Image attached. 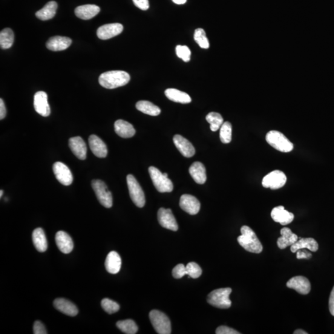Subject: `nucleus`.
Returning <instances> with one entry per match:
<instances>
[{"instance_id": "1", "label": "nucleus", "mask_w": 334, "mask_h": 334, "mask_svg": "<svg viewBox=\"0 0 334 334\" xmlns=\"http://www.w3.org/2000/svg\"><path fill=\"white\" fill-rule=\"evenodd\" d=\"M130 80V76L123 71H106L100 75L99 82L102 87L113 89L125 86Z\"/></svg>"}, {"instance_id": "2", "label": "nucleus", "mask_w": 334, "mask_h": 334, "mask_svg": "<svg viewBox=\"0 0 334 334\" xmlns=\"http://www.w3.org/2000/svg\"><path fill=\"white\" fill-rule=\"evenodd\" d=\"M241 235L239 236L237 240L243 248L252 253L259 254L263 252V247L261 241L253 230L248 226H243L241 229Z\"/></svg>"}, {"instance_id": "3", "label": "nucleus", "mask_w": 334, "mask_h": 334, "mask_svg": "<svg viewBox=\"0 0 334 334\" xmlns=\"http://www.w3.org/2000/svg\"><path fill=\"white\" fill-rule=\"evenodd\" d=\"M232 291L230 288H224L212 291L207 296V302L215 308L228 309L232 306V301L229 298Z\"/></svg>"}, {"instance_id": "4", "label": "nucleus", "mask_w": 334, "mask_h": 334, "mask_svg": "<svg viewBox=\"0 0 334 334\" xmlns=\"http://www.w3.org/2000/svg\"><path fill=\"white\" fill-rule=\"evenodd\" d=\"M267 143L272 148L282 152H290L293 149V145L284 134L278 131H270L266 134Z\"/></svg>"}, {"instance_id": "5", "label": "nucleus", "mask_w": 334, "mask_h": 334, "mask_svg": "<svg viewBox=\"0 0 334 334\" xmlns=\"http://www.w3.org/2000/svg\"><path fill=\"white\" fill-rule=\"evenodd\" d=\"M149 173L155 188L160 192H171L174 189L172 181L164 175L159 170L154 166H150Z\"/></svg>"}, {"instance_id": "6", "label": "nucleus", "mask_w": 334, "mask_h": 334, "mask_svg": "<svg viewBox=\"0 0 334 334\" xmlns=\"http://www.w3.org/2000/svg\"><path fill=\"white\" fill-rule=\"evenodd\" d=\"M149 318L154 329L158 333H171V322L165 314L160 311L152 310L149 313Z\"/></svg>"}, {"instance_id": "7", "label": "nucleus", "mask_w": 334, "mask_h": 334, "mask_svg": "<svg viewBox=\"0 0 334 334\" xmlns=\"http://www.w3.org/2000/svg\"><path fill=\"white\" fill-rule=\"evenodd\" d=\"M126 180H127L129 195L132 202L137 207L142 208L146 203L145 195L142 188L133 175H128L126 177Z\"/></svg>"}, {"instance_id": "8", "label": "nucleus", "mask_w": 334, "mask_h": 334, "mask_svg": "<svg viewBox=\"0 0 334 334\" xmlns=\"http://www.w3.org/2000/svg\"><path fill=\"white\" fill-rule=\"evenodd\" d=\"M92 186L100 203L106 208H110L113 206V198L106 184L101 180H95L92 181Z\"/></svg>"}, {"instance_id": "9", "label": "nucleus", "mask_w": 334, "mask_h": 334, "mask_svg": "<svg viewBox=\"0 0 334 334\" xmlns=\"http://www.w3.org/2000/svg\"><path fill=\"white\" fill-rule=\"evenodd\" d=\"M287 180L286 175L283 172L274 171L263 178L262 185L266 188L278 189L286 185Z\"/></svg>"}, {"instance_id": "10", "label": "nucleus", "mask_w": 334, "mask_h": 334, "mask_svg": "<svg viewBox=\"0 0 334 334\" xmlns=\"http://www.w3.org/2000/svg\"><path fill=\"white\" fill-rule=\"evenodd\" d=\"M53 171L57 180L63 185L70 186L73 181V175L67 166L61 162L53 164Z\"/></svg>"}, {"instance_id": "11", "label": "nucleus", "mask_w": 334, "mask_h": 334, "mask_svg": "<svg viewBox=\"0 0 334 334\" xmlns=\"http://www.w3.org/2000/svg\"><path fill=\"white\" fill-rule=\"evenodd\" d=\"M157 216L158 222L163 228L177 231L178 224L171 209L160 208L158 210Z\"/></svg>"}, {"instance_id": "12", "label": "nucleus", "mask_w": 334, "mask_h": 334, "mask_svg": "<svg viewBox=\"0 0 334 334\" xmlns=\"http://www.w3.org/2000/svg\"><path fill=\"white\" fill-rule=\"evenodd\" d=\"M34 106L36 111L42 117H47L50 114V107L48 102V96L44 91H39L34 98Z\"/></svg>"}, {"instance_id": "13", "label": "nucleus", "mask_w": 334, "mask_h": 334, "mask_svg": "<svg viewBox=\"0 0 334 334\" xmlns=\"http://www.w3.org/2000/svg\"><path fill=\"white\" fill-rule=\"evenodd\" d=\"M123 31L122 24L120 23H113L100 27L97 31V35L100 39L108 40L119 35Z\"/></svg>"}, {"instance_id": "14", "label": "nucleus", "mask_w": 334, "mask_h": 334, "mask_svg": "<svg viewBox=\"0 0 334 334\" xmlns=\"http://www.w3.org/2000/svg\"><path fill=\"white\" fill-rule=\"evenodd\" d=\"M180 206L184 211L190 215L197 214L201 208V204L193 196L183 194L180 200Z\"/></svg>"}, {"instance_id": "15", "label": "nucleus", "mask_w": 334, "mask_h": 334, "mask_svg": "<svg viewBox=\"0 0 334 334\" xmlns=\"http://www.w3.org/2000/svg\"><path fill=\"white\" fill-rule=\"evenodd\" d=\"M287 286L289 289H294L301 295H307L311 290V284L303 276H296L287 282Z\"/></svg>"}, {"instance_id": "16", "label": "nucleus", "mask_w": 334, "mask_h": 334, "mask_svg": "<svg viewBox=\"0 0 334 334\" xmlns=\"http://www.w3.org/2000/svg\"><path fill=\"white\" fill-rule=\"evenodd\" d=\"M69 146L72 152L80 160H85L87 157V146L85 141L79 136L71 137L69 140Z\"/></svg>"}, {"instance_id": "17", "label": "nucleus", "mask_w": 334, "mask_h": 334, "mask_svg": "<svg viewBox=\"0 0 334 334\" xmlns=\"http://www.w3.org/2000/svg\"><path fill=\"white\" fill-rule=\"evenodd\" d=\"M174 143L180 153L185 157H191L195 154V149L186 138L177 134L174 137Z\"/></svg>"}, {"instance_id": "18", "label": "nucleus", "mask_w": 334, "mask_h": 334, "mask_svg": "<svg viewBox=\"0 0 334 334\" xmlns=\"http://www.w3.org/2000/svg\"><path fill=\"white\" fill-rule=\"evenodd\" d=\"M271 217L275 222L280 223L282 226L292 223L294 219V215L285 209L284 206L274 207L271 212Z\"/></svg>"}, {"instance_id": "19", "label": "nucleus", "mask_w": 334, "mask_h": 334, "mask_svg": "<svg viewBox=\"0 0 334 334\" xmlns=\"http://www.w3.org/2000/svg\"><path fill=\"white\" fill-rule=\"evenodd\" d=\"M56 244L59 249L64 254H69L73 249V240L70 236L63 231L57 233L55 236Z\"/></svg>"}, {"instance_id": "20", "label": "nucleus", "mask_w": 334, "mask_h": 334, "mask_svg": "<svg viewBox=\"0 0 334 334\" xmlns=\"http://www.w3.org/2000/svg\"><path fill=\"white\" fill-rule=\"evenodd\" d=\"M89 144L93 154L99 158H105L108 154L107 147L103 141L96 135L89 138Z\"/></svg>"}, {"instance_id": "21", "label": "nucleus", "mask_w": 334, "mask_h": 334, "mask_svg": "<svg viewBox=\"0 0 334 334\" xmlns=\"http://www.w3.org/2000/svg\"><path fill=\"white\" fill-rule=\"evenodd\" d=\"M72 40L69 37L54 36L51 37L47 42L48 50L53 51H63L67 49L71 45Z\"/></svg>"}, {"instance_id": "22", "label": "nucleus", "mask_w": 334, "mask_h": 334, "mask_svg": "<svg viewBox=\"0 0 334 334\" xmlns=\"http://www.w3.org/2000/svg\"><path fill=\"white\" fill-rule=\"evenodd\" d=\"M54 308L59 312L70 316H75L78 314V310L72 302L63 298H58L53 302Z\"/></svg>"}, {"instance_id": "23", "label": "nucleus", "mask_w": 334, "mask_h": 334, "mask_svg": "<svg viewBox=\"0 0 334 334\" xmlns=\"http://www.w3.org/2000/svg\"><path fill=\"white\" fill-rule=\"evenodd\" d=\"M105 268L107 272L116 274L119 273L122 267V259L116 252H111L106 256L105 260Z\"/></svg>"}, {"instance_id": "24", "label": "nucleus", "mask_w": 334, "mask_h": 334, "mask_svg": "<svg viewBox=\"0 0 334 334\" xmlns=\"http://www.w3.org/2000/svg\"><path fill=\"white\" fill-rule=\"evenodd\" d=\"M100 11V8L95 5L79 6L75 10V14L81 19L89 20L97 15Z\"/></svg>"}, {"instance_id": "25", "label": "nucleus", "mask_w": 334, "mask_h": 334, "mask_svg": "<svg viewBox=\"0 0 334 334\" xmlns=\"http://www.w3.org/2000/svg\"><path fill=\"white\" fill-rule=\"evenodd\" d=\"M190 175L195 182L200 185L206 183L207 180L206 170L203 164L196 162L192 164L189 169Z\"/></svg>"}, {"instance_id": "26", "label": "nucleus", "mask_w": 334, "mask_h": 334, "mask_svg": "<svg viewBox=\"0 0 334 334\" xmlns=\"http://www.w3.org/2000/svg\"><path fill=\"white\" fill-rule=\"evenodd\" d=\"M282 237L277 240L279 248L283 249L288 246H291L298 241V236L293 233L289 228L285 227L281 230Z\"/></svg>"}, {"instance_id": "27", "label": "nucleus", "mask_w": 334, "mask_h": 334, "mask_svg": "<svg viewBox=\"0 0 334 334\" xmlns=\"http://www.w3.org/2000/svg\"><path fill=\"white\" fill-rule=\"evenodd\" d=\"M115 131L119 136L123 138L132 137L136 133L133 126L123 120H119L115 122Z\"/></svg>"}, {"instance_id": "28", "label": "nucleus", "mask_w": 334, "mask_h": 334, "mask_svg": "<svg viewBox=\"0 0 334 334\" xmlns=\"http://www.w3.org/2000/svg\"><path fill=\"white\" fill-rule=\"evenodd\" d=\"M318 242L312 238H301L291 246L290 250L293 253H296L299 249H308L312 252L318 250Z\"/></svg>"}, {"instance_id": "29", "label": "nucleus", "mask_w": 334, "mask_h": 334, "mask_svg": "<svg viewBox=\"0 0 334 334\" xmlns=\"http://www.w3.org/2000/svg\"><path fill=\"white\" fill-rule=\"evenodd\" d=\"M33 241L34 246L38 252L43 253L47 249V238L42 229L37 228L34 230L33 233Z\"/></svg>"}, {"instance_id": "30", "label": "nucleus", "mask_w": 334, "mask_h": 334, "mask_svg": "<svg viewBox=\"0 0 334 334\" xmlns=\"http://www.w3.org/2000/svg\"><path fill=\"white\" fill-rule=\"evenodd\" d=\"M165 94L166 97L173 102L183 103V104L191 102V98L188 94L176 89H166Z\"/></svg>"}, {"instance_id": "31", "label": "nucleus", "mask_w": 334, "mask_h": 334, "mask_svg": "<svg viewBox=\"0 0 334 334\" xmlns=\"http://www.w3.org/2000/svg\"><path fill=\"white\" fill-rule=\"evenodd\" d=\"M57 8V2H49L42 9L37 11L36 13L37 18L42 21H47V20L52 19L55 16Z\"/></svg>"}, {"instance_id": "32", "label": "nucleus", "mask_w": 334, "mask_h": 334, "mask_svg": "<svg viewBox=\"0 0 334 334\" xmlns=\"http://www.w3.org/2000/svg\"><path fill=\"white\" fill-rule=\"evenodd\" d=\"M136 107L138 110L143 114L151 115V116H157L161 112L160 108L157 105L147 100H141L136 103Z\"/></svg>"}, {"instance_id": "33", "label": "nucleus", "mask_w": 334, "mask_h": 334, "mask_svg": "<svg viewBox=\"0 0 334 334\" xmlns=\"http://www.w3.org/2000/svg\"><path fill=\"white\" fill-rule=\"evenodd\" d=\"M14 33L10 28L4 29L0 33V45L2 49H8L12 47L14 42Z\"/></svg>"}, {"instance_id": "34", "label": "nucleus", "mask_w": 334, "mask_h": 334, "mask_svg": "<svg viewBox=\"0 0 334 334\" xmlns=\"http://www.w3.org/2000/svg\"><path fill=\"white\" fill-rule=\"evenodd\" d=\"M207 122L210 124V128L212 131H217L220 129L224 123V119L221 115L216 112H211L206 116Z\"/></svg>"}, {"instance_id": "35", "label": "nucleus", "mask_w": 334, "mask_h": 334, "mask_svg": "<svg viewBox=\"0 0 334 334\" xmlns=\"http://www.w3.org/2000/svg\"><path fill=\"white\" fill-rule=\"evenodd\" d=\"M117 326L123 333L126 334H135L138 331L137 325L131 319H126V320L117 322Z\"/></svg>"}, {"instance_id": "36", "label": "nucleus", "mask_w": 334, "mask_h": 334, "mask_svg": "<svg viewBox=\"0 0 334 334\" xmlns=\"http://www.w3.org/2000/svg\"><path fill=\"white\" fill-rule=\"evenodd\" d=\"M232 135V126L229 122H224L220 127V139L224 144L231 142Z\"/></svg>"}, {"instance_id": "37", "label": "nucleus", "mask_w": 334, "mask_h": 334, "mask_svg": "<svg viewBox=\"0 0 334 334\" xmlns=\"http://www.w3.org/2000/svg\"><path fill=\"white\" fill-rule=\"evenodd\" d=\"M194 39L196 42L201 48L204 49L209 48V42L207 38L205 31L203 29L198 28L195 31Z\"/></svg>"}, {"instance_id": "38", "label": "nucleus", "mask_w": 334, "mask_h": 334, "mask_svg": "<svg viewBox=\"0 0 334 334\" xmlns=\"http://www.w3.org/2000/svg\"><path fill=\"white\" fill-rule=\"evenodd\" d=\"M101 305L105 312L110 315L119 312L120 310V305L117 302L108 298L103 299Z\"/></svg>"}, {"instance_id": "39", "label": "nucleus", "mask_w": 334, "mask_h": 334, "mask_svg": "<svg viewBox=\"0 0 334 334\" xmlns=\"http://www.w3.org/2000/svg\"><path fill=\"white\" fill-rule=\"evenodd\" d=\"M187 275L192 279H198L202 275V269L199 265L194 262H191L186 266Z\"/></svg>"}, {"instance_id": "40", "label": "nucleus", "mask_w": 334, "mask_h": 334, "mask_svg": "<svg viewBox=\"0 0 334 334\" xmlns=\"http://www.w3.org/2000/svg\"><path fill=\"white\" fill-rule=\"evenodd\" d=\"M176 53L178 58L182 59L184 62H188L191 59V51L187 46H177Z\"/></svg>"}, {"instance_id": "41", "label": "nucleus", "mask_w": 334, "mask_h": 334, "mask_svg": "<svg viewBox=\"0 0 334 334\" xmlns=\"http://www.w3.org/2000/svg\"><path fill=\"white\" fill-rule=\"evenodd\" d=\"M172 275L175 279H181L187 275L186 266L183 264H178L173 269Z\"/></svg>"}, {"instance_id": "42", "label": "nucleus", "mask_w": 334, "mask_h": 334, "mask_svg": "<svg viewBox=\"0 0 334 334\" xmlns=\"http://www.w3.org/2000/svg\"><path fill=\"white\" fill-rule=\"evenodd\" d=\"M215 333L217 334H240V332H238L237 330L232 329V328H230L227 326H224V325H221V326L218 327L217 329H216Z\"/></svg>"}, {"instance_id": "43", "label": "nucleus", "mask_w": 334, "mask_h": 334, "mask_svg": "<svg viewBox=\"0 0 334 334\" xmlns=\"http://www.w3.org/2000/svg\"><path fill=\"white\" fill-rule=\"evenodd\" d=\"M34 334H47L48 332L45 329L44 325L40 321H36L34 324Z\"/></svg>"}, {"instance_id": "44", "label": "nucleus", "mask_w": 334, "mask_h": 334, "mask_svg": "<svg viewBox=\"0 0 334 334\" xmlns=\"http://www.w3.org/2000/svg\"><path fill=\"white\" fill-rule=\"evenodd\" d=\"M136 7L143 11L148 10L149 8V0H132Z\"/></svg>"}, {"instance_id": "45", "label": "nucleus", "mask_w": 334, "mask_h": 334, "mask_svg": "<svg viewBox=\"0 0 334 334\" xmlns=\"http://www.w3.org/2000/svg\"><path fill=\"white\" fill-rule=\"evenodd\" d=\"M312 257V253L307 252V250H301V249H299L296 252V258H297L298 260H301V259H310Z\"/></svg>"}, {"instance_id": "46", "label": "nucleus", "mask_w": 334, "mask_h": 334, "mask_svg": "<svg viewBox=\"0 0 334 334\" xmlns=\"http://www.w3.org/2000/svg\"><path fill=\"white\" fill-rule=\"evenodd\" d=\"M329 311L331 315L334 316V287L332 292L330 293V298H329Z\"/></svg>"}, {"instance_id": "47", "label": "nucleus", "mask_w": 334, "mask_h": 334, "mask_svg": "<svg viewBox=\"0 0 334 334\" xmlns=\"http://www.w3.org/2000/svg\"><path fill=\"white\" fill-rule=\"evenodd\" d=\"M6 115H7V109L4 100L1 99H0V120L4 119Z\"/></svg>"}, {"instance_id": "48", "label": "nucleus", "mask_w": 334, "mask_h": 334, "mask_svg": "<svg viewBox=\"0 0 334 334\" xmlns=\"http://www.w3.org/2000/svg\"><path fill=\"white\" fill-rule=\"evenodd\" d=\"M173 2L177 5H183L186 4L187 0H172Z\"/></svg>"}, {"instance_id": "49", "label": "nucleus", "mask_w": 334, "mask_h": 334, "mask_svg": "<svg viewBox=\"0 0 334 334\" xmlns=\"http://www.w3.org/2000/svg\"><path fill=\"white\" fill-rule=\"evenodd\" d=\"M294 334H308L307 332H305L304 330L301 329L296 330L294 332Z\"/></svg>"}, {"instance_id": "50", "label": "nucleus", "mask_w": 334, "mask_h": 334, "mask_svg": "<svg viewBox=\"0 0 334 334\" xmlns=\"http://www.w3.org/2000/svg\"><path fill=\"white\" fill-rule=\"evenodd\" d=\"M3 194H4V191H3V190H1V191H0V198L2 197Z\"/></svg>"}]
</instances>
